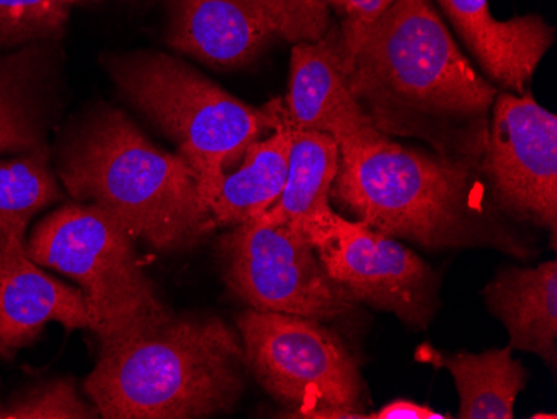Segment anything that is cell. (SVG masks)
<instances>
[{
    "label": "cell",
    "instance_id": "1",
    "mask_svg": "<svg viewBox=\"0 0 557 419\" xmlns=\"http://www.w3.org/2000/svg\"><path fill=\"white\" fill-rule=\"evenodd\" d=\"M339 61L379 133L421 137L440 155L478 165L497 90L462 54L431 0H394Z\"/></svg>",
    "mask_w": 557,
    "mask_h": 419
},
{
    "label": "cell",
    "instance_id": "2",
    "mask_svg": "<svg viewBox=\"0 0 557 419\" xmlns=\"http://www.w3.org/2000/svg\"><path fill=\"white\" fill-rule=\"evenodd\" d=\"M478 165L379 136L339 151L331 201L391 237L428 249L493 248L533 255L479 181Z\"/></svg>",
    "mask_w": 557,
    "mask_h": 419
},
{
    "label": "cell",
    "instance_id": "3",
    "mask_svg": "<svg viewBox=\"0 0 557 419\" xmlns=\"http://www.w3.org/2000/svg\"><path fill=\"white\" fill-rule=\"evenodd\" d=\"M239 334L215 316H175L100 352L84 393L106 419H194L233 411L246 387Z\"/></svg>",
    "mask_w": 557,
    "mask_h": 419
},
{
    "label": "cell",
    "instance_id": "4",
    "mask_svg": "<svg viewBox=\"0 0 557 419\" xmlns=\"http://www.w3.org/2000/svg\"><path fill=\"white\" fill-rule=\"evenodd\" d=\"M65 189L159 251L193 249L215 230L193 169L117 109L94 112L62 152Z\"/></svg>",
    "mask_w": 557,
    "mask_h": 419
},
{
    "label": "cell",
    "instance_id": "5",
    "mask_svg": "<svg viewBox=\"0 0 557 419\" xmlns=\"http://www.w3.org/2000/svg\"><path fill=\"white\" fill-rule=\"evenodd\" d=\"M109 71L127 101L174 140L208 208L247 147L281 119L283 102L252 108L171 56H127L112 61Z\"/></svg>",
    "mask_w": 557,
    "mask_h": 419
},
{
    "label": "cell",
    "instance_id": "6",
    "mask_svg": "<svg viewBox=\"0 0 557 419\" xmlns=\"http://www.w3.org/2000/svg\"><path fill=\"white\" fill-rule=\"evenodd\" d=\"M133 237L92 205L64 206L34 230L27 255L79 283L100 352L165 323L174 312L144 274Z\"/></svg>",
    "mask_w": 557,
    "mask_h": 419
},
{
    "label": "cell",
    "instance_id": "7",
    "mask_svg": "<svg viewBox=\"0 0 557 419\" xmlns=\"http://www.w3.org/2000/svg\"><path fill=\"white\" fill-rule=\"evenodd\" d=\"M247 368L287 418H369L364 381L339 334L318 319L249 311L237 318Z\"/></svg>",
    "mask_w": 557,
    "mask_h": 419
},
{
    "label": "cell",
    "instance_id": "8",
    "mask_svg": "<svg viewBox=\"0 0 557 419\" xmlns=\"http://www.w3.org/2000/svg\"><path fill=\"white\" fill-rule=\"evenodd\" d=\"M225 286L256 311L337 319L352 312V296L325 273L306 237L256 219L219 241Z\"/></svg>",
    "mask_w": 557,
    "mask_h": 419
},
{
    "label": "cell",
    "instance_id": "9",
    "mask_svg": "<svg viewBox=\"0 0 557 419\" xmlns=\"http://www.w3.org/2000/svg\"><path fill=\"white\" fill-rule=\"evenodd\" d=\"M325 273L354 301L391 312L412 330H425L440 308V281L428 262L362 221L331 212L309 234Z\"/></svg>",
    "mask_w": 557,
    "mask_h": 419
},
{
    "label": "cell",
    "instance_id": "10",
    "mask_svg": "<svg viewBox=\"0 0 557 419\" xmlns=\"http://www.w3.org/2000/svg\"><path fill=\"white\" fill-rule=\"evenodd\" d=\"M478 171L508 219L557 230V119L528 94L494 99Z\"/></svg>",
    "mask_w": 557,
    "mask_h": 419
},
{
    "label": "cell",
    "instance_id": "11",
    "mask_svg": "<svg viewBox=\"0 0 557 419\" xmlns=\"http://www.w3.org/2000/svg\"><path fill=\"white\" fill-rule=\"evenodd\" d=\"M284 114L290 127L331 136L339 151L372 143L379 133L350 93L337 52V27L318 42L296 44Z\"/></svg>",
    "mask_w": 557,
    "mask_h": 419
},
{
    "label": "cell",
    "instance_id": "12",
    "mask_svg": "<svg viewBox=\"0 0 557 419\" xmlns=\"http://www.w3.org/2000/svg\"><path fill=\"white\" fill-rule=\"evenodd\" d=\"M50 323L92 330L83 291L44 273L27 255L25 237H14L0 252V353L25 348Z\"/></svg>",
    "mask_w": 557,
    "mask_h": 419
},
{
    "label": "cell",
    "instance_id": "13",
    "mask_svg": "<svg viewBox=\"0 0 557 419\" xmlns=\"http://www.w3.org/2000/svg\"><path fill=\"white\" fill-rule=\"evenodd\" d=\"M456 33L494 83L524 94L554 42L553 27L540 15L496 21L490 0H437Z\"/></svg>",
    "mask_w": 557,
    "mask_h": 419
},
{
    "label": "cell",
    "instance_id": "14",
    "mask_svg": "<svg viewBox=\"0 0 557 419\" xmlns=\"http://www.w3.org/2000/svg\"><path fill=\"white\" fill-rule=\"evenodd\" d=\"M171 15L169 44L212 67L255 61L275 39L249 0H162Z\"/></svg>",
    "mask_w": 557,
    "mask_h": 419
},
{
    "label": "cell",
    "instance_id": "15",
    "mask_svg": "<svg viewBox=\"0 0 557 419\" xmlns=\"http://www.w3.org/2000/svg\"><path fill=\"white\" fill-rule=\"evenodd\" d=\"M487 308L511 337L512 349L533 353L544 365L557 362V262L500 269L484 287Z\"/></svg>",
    "mask_w": 557,
    "mask_h": 419
},
{
    "label": "cell",
    "instance_id": "16",
    "mask_svg": "<svg viewBox=\"0 0 557 419\" xmlns=\"http://www.w3.org/2000/svg\"><path fill=\"white\" fill-rule=\"evenodd\" d=\"M339 168V144L331 136L294 130L286 184L261 221L281 224L308 239L334 211L331 189Z\"/></svg>",
    "mask_w": 557,
    "mask_h": 419
},
{
    "label": "cell",
    "instance_id": "17",
    "mask_svg": "<svg viewBox=\"0 0 557 419\" xmlns=\"http://www.w3.org/2000/svg\"><path fill=\"white\" fill-rule=\"evenodd\" d=\"M293 127L281 108V119L268 137L247 147L243 162L227 172L212 199L215 224L237 226L264 215L277 202L286 184Z\"/></svg>",
    "mask_w": 557,
    "mask_h": 419
},
{
    "label": "cell",
    "instance_id": "18",
    "mask_svg": "<svg viewBox=\"0 0 557 419\" xmlns=\"http://www.w3.org/2000/svg\"><path fill=\"white\" fill-rule=\"evenodd\" d=\"M429 361L453 374L459 393V418L512 419L515 405L528 383V371L512 358L511 346L471 355L428 352Z\"/></svg>",
    "mask_w": 557,
    "mask_h": 419
},
{
    "label": "cell",
    "instance_id": "19",
    "mask_svg": "<svg viewBox=\"0 0 557 419\" xmlns=\"http://www.w3.org/2000/svg\"><path fill=\"white\" fill-rule=\"evenodd\" d=\"M264 17L275 37L287 42H318L333 27L331 15H339L337 49L352 51L364 39L394 0H249Z\"/></svg>",
    "mask_w": 557,
    "mask_h": 419
},
{
    "label": "cell",
    "instance_id": "20",
    "mask_svg": "<svg viewBox=\"0 0 557 419\" xmlns=\"http://www.w3.org/2000/svg\"><path fill=\"white\" fill-rule=\"evenodd\" d=\"M59 196L44 149L0 162V252L14 237H25L33 215Z\"/></svg>",
    "mask_w": 557,
    "mask_h": 419
},
{
    "label": "cell",
    "instance_id": "21",
    "mask_svg": "<svg viewBox=\"0 0 557 419\" xmlns=\"http://www.w3.org/2000/svg\"><path fill=\"white\" fill-rule=\"evenodd\" d=\"M42 122L27 58L0 61V152L39 151Z\"/></svg>",
    "mask_w": 557,
    "mask_h": 419
},
{
    "label": "cell",
    "instance_id": "22",
    "mask_svg": "<svg viewBox=\"0 0 557 419\" xmlns=\"http://www.w3.org/2000/svg\"><path fill=\"white\" fill-rule=\"evenodd\" d=\"M97 416L100 415L94 403L84 399L69 378L37 384L0 406V419H90Z\"/></svg>",
    "mask_w": 557,
    "mask_h": 419
},
{
    "label": "cell",
    "instance_id": "23",
    "mask_svg": "<svg viewBox=\"0 0 557 419\" xmlns=\"http://www.w3.org/2000/svg\"><path fill=\"white\" fill-rule=\"evenodd\" d=\"M69 0H0V44L54 36L67 21Z\"/></svg>",
    "mask_w": 557,
    "mask_h": 419
},
{
    "label": "cell",
    "instance_id": "24",
    "mask_svg": "<svg viewBox=\"0 0 557 419\" xmlns=\"http://www.w3.org/2000/svg\"><path fill=\"white\" fill-rule=\"evenodd\" d=\"M369 418L374 419H444L447 416L441 415V412L434 411L429 406L418 405L414 402H408V399H396V402L389 403L384 406L383 409H379L374 415H369Z\"/></svg>",
    "mask_w": 557,
    "mask_h": 419
},
{
    "label": "cell",
    "instance_id": "25",
    "mask_svg": "<svg viewBox=\"0 0 557 419\" xmlns=\"http://www.w3.org/2000/svg\"><path fill=\"white\" fill-rule=\"evenodd\" d=\"M533 418H550V419H556V415H534Z\"/></svg>",
    "mask_w": 557,
    "mask_h": 419
},
{
    "label": "cell",
    "instance_id": "26",
    "mask_svg": "<svg viewBox=\"0 0 557 419\" xmlns=\"http://www.w3.org/2000/svg\"><path fill=\"white\" fill-rule=\"evenodd\" d=\"M74 2H79V0H71V4H74Z\"/></svg>",
    "mask_w": 557,
    "mask_h": 419
}]
</instances>
